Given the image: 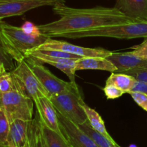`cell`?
Instances as JSON below:
<instances>
[{"instance_id": "cell-3", "label": "cell", "mask_w": 147, "mask_h": 147, "mask_svg": "<svg viewBox=\"0 0 147 147\" xmlns=\"http://www.w3.org/2000/svg\"><path fill=\"white\" fill-rule=\"evenodd\" d=\"M60 37L67 39L111 37L119 40L145 38L147 37V22H131L93 30L67 33L63 34Z\"/></svg>"}, {"instance_id": "cell-5", "label": "cell", "mask_w": 147, "mask_h": 147, "mask_svg": "<svg viewBox=\"0 0 147 147\" xmlns=\"http://www.w3.org/2000/svg\"><path fill=\"white\" fill-rule=\"evenodd\" d=\"M49 98L57 113L76 124H83L88 121L82 108L84 100L79 88L50 96Z\"/></svg>"}, {"instance_id": "cell-9", "label": "cell", "mask_w": 147, "mask_h": 147, "mask_svg": "<svg viewBox=\"0 0 147 147\" xmlns=\"http://www.w3.org/2000/svg\"><path fill=\"white\" fill-rule=\"evenodd\" d=\"M36 49H52V50H60L70 53L80 57H107L111 55L113 52L106 49L98 47V48H90V47H84L81 46H78L73 45L67 42L60 41V40H54L50 38L46 40L43 44L40 45Z\"/></svg>"}, {"instance_id": "cell-4", "label": "cell", "mask_w": 147, "mask_h": 147, "mask_svg": "<svg viewBox=\"0 0 147 147\" xmlns=\"http://www.w3.org/2000/svg\"><path fill=\"white\" fill-rule=\"evenodd\" d=\"M34 101L18 89L7 93H0V109L11 121L15 119L32 121L33 119Z\"/></svg>"}, {"instance_id": "cell-8", "label": "cell", "mask_w": 147, "mask_h": 147, "mask_svg": "<svg viewBox=\"0 0 147 147\" xmlns=\"http://www.w3.org/2000/svg\"><path fill=\"white\" fill-rule=\"evenodd\" d=\"M65 3V0H0V21L7 17L24 14L38 7Z\"/></svg>"}, {"instance_id": "cell-30", "label": "cell", "mask_w": 147, "mask_h": 147, "mask_svg": "<svg viewBox=\"0 0 147 147\" xmlns=\"http://www.w3.org/2000/svg\"><path fill=\"white\" fill-rule=\"evenodd\" d=\"M5 70H6L5 67H4V65H3L2 63H1V62H0V74H1V73H2V72L5 71Z\"/></svg>"}, {"instance_id": "cell-7", "label": "cell", "mask_w": 147, "mask_h": 147, "mask_svg": "<svg viewBox=\"0 0 147 147\" xmlns=\"http://www.w3.org/2000/svg\"><path fill=\"white\" fill-rule=\"evenodd\" d=\"M31 66L33 72L38 78L46 91L50 96L60 94L65 92L70 91L78 88L77 84L72 82H67L56 77L43 64L39 63L29 58H25Z\"/></svg>"}, {"instance_id": "cell-32", "label": "cell", "mask_w": 147, "mask_h": 147, "mask_svg": "<svg viewBox=\"0 0 147 147\" xmlns=\"http://www.w3.org/2000/svg\"><path fill=\"white\" fill-rule=\"evenodd\" d=\"M129 147H137V146H136L135 144H131Z\"/></svg>"}, {"instance_id": "cell-12", "label": "cell", "mask_w": 147, "mask_h": 147, "mask_svg": "<svg viewBox=\"0 0 147 147\" xmlns=\"http://www.w3.org/2000/svg\"><path fill=\"white\" fill-rule=\"evenodd\" d=\"M107 58L116 66L117 69L116 73L147 67V60L135 55L131 51L126 53L113 52Z\"/></svg>"}, {"instance_id": "cell-1", "label": "cell", "mask_w": 147, "mask_h": 147, "mask_svg": "<svg viewBox=\"0 0 147 147\" xmlns=\"http://www.w3.org/2000/svg\"><path fill=\"white\" fill-rule=\"evenodd\" d=\"M60 19L38 25L42 34L54 38L63 34L134 22L115 7L77 9L61 3L53 7Z\"/></svg>"}, {"instance_id": "cell-14", "label": "cell", "mask_w": 147, "mask_h": 147, "mask_svg": "<svg viewBox=\"0 0 147 147\" xmlns=\"http://www.w3.org/2000/svg\"><path fill=\"white\" fill-rule=\"evenodd\" d=\"M31 121L15 119L9 122L7 147H22L27 143Z\"/></svg>"}, {"instance_id": "cell-22", "label": "cell", "mask_w": 147, "mask_h": 147, "mask_svg": "<svg viewBox=\"0 0 147 147\" xmlns=\"http://www.w3.org/2000/svg\"><path fill=\"white\" fill-rule=\"evenodd\" d=\"M16 89L10 71L5 70L0 74V93H7Z\"/></svg>"}, {"instance_id": "cell-31", "label": "cell", "mask_w": 147, "mask_h": 147, "mask_svg": "<svg viewBox=\"0 0 147 147\" xmlns=\"http://www.w3.org/2000/svg\"><path fill=\"white\" fill-rule=\"evenodd\" d=\"M22 147H31V144H30V137H29V140L27 142V143L24 145V146Z\"/></svg>"}, {"instance_id": "cell-2", "label": "cell", "mask_w": 147, "mask_h": 147, "mask_svg": "<svg viewBox=\"0 0 147 147\" xmlns=\"http://www.w3.org/2000/svg\"><path fill=\"white\" fill-rule=\"evenodd\" d=\"M0 35L7 52L17 63L25 59L27 52L37 48L50 38L44 34L40 36L30 35L24 32L21 27L3 20L0 21Z\"/></svg>"}, {"instance_id": "cell-25", "label": "cell", "mask_w": 147, "mask_h": 147, "mask_svg": "<svg viewBox=\"0 0 147 147\" xmlns=\"http://www.w3.org/2000/svg\"><path fill=\"white\" fill-rule=\"evenodd\" d=\"M121 73L131 76L137 81L147 83V67L146 68L136 69V70H126V71L121 72Z\"/></svg>"}, {"instance_id": "cell-16", "label": "cell", "mask_w": 147, "mask_h": 147, "mask_svg": "<svg viewBox=\"0 0 147 147\" xmlns=\"http://www.w3.org/2000/svg\"><path fill=\"white\" fill-rule=\"evenodd\" d=\"M82 108H83L85 113H86L88 121L89 122L91 127L94 130L97 131L98 132H99L100 134H103V136L107 137L108 139H111V140H114L106 130L104 121H103L101 116L99 115V113L95 109L89 107L85 102L82 103Z\"/></svg>"}, {"instance_id": "cell-20", "label": "cell", "mask_w": 147, "mask_h": 147, "mask_svg": "<svg viewBox=\"0 0 147 147\" xmlns=\"http://www.w3.org/2000/svg\"><path fill=\"white\" fill-rule=\"evenodd\" d=\"M31 147H46L45 142L42 134L40 121L37 113L30 123L29 132Z\"/></svg>"}, {"instance_id": "cell-15", "label": "cell", "mask_w": 147, "mask_h": 147, "mask_svg": "<svg viewBox=\"0 0 147 147\" xmlns=\"http://www.w3.org/2000/svg\"><path fill=\"white\" fill-rule=\"evenodd\" d=\"M82 70H106L113 73L117 69L107 57H83L77 60L74 67L75 72Z\"/></svg>"}, {"instance_id": "cell-6", "label": "cell", "mask_w": 147, "mask_h": 147, "mask_svg": "<svg viewBox=\"0 0 147 147\" xmlns=\"http://www.w3.org/2000/svg\"><path fill=\"white\" fill-rule=\"evenodd\" d=\"M10 72L16 88L31 98L33 101L41 97L49 98L48 93L39 81L26 59L17 63V66Z\"/></svg>"}, {"instance_id": "cell-21", "label": "cell", "mask_w": 147, "mask_h": 147, "mask_svg": "<svg viewBox=\"0 0 147 147\" xmlns=\"http://www.w3.org/2000/svg\"><path fill=\"white\" fill-rule=\"evenodd\" d=\"M9 121L5 113L0 109V147L8 146V135Z\"/></svg>"}, {"instance_id": "cell-28", "label": "cell", "mask_w": 147, "mask_h": 147, "mask_svg": "<svg viewBox=\"0 0 147 147\" xmlns=\"http://www.w3.org/2000/svg\"><path fill=\"white\" fill-rule=\"evenodd\" d=\"M131 53L135 55L147 60V37H145L141 44L132 47Z\"/></svg>"}, {"instance_id": "cell-29", "label": "cell", "mask_w": 147, "mask_h": 147, "mask_svg": "<svg viewBox=\"0 0 147 147\" xmlns=\"http://www.w3.org/2000/svg\"><path fill=\"white\" fill-rule=\"evenodd\" d=\"M131 91L141 92L147 95V83L135 80Z\"/></svg>"}, {"instance_id": "cell-33", "label": "cell", "mask_w": 147, "mask_h": 147, "mask_svg": "<svg viewBox=\"0 0 147 147\" xmlns=\"http://www.w3.org/2000/svg\"><path fill=\"white\" fill-rule=\"evenodd\" d=\"M71 147H72V146H71Z\"/></svg>"}, {"instance_id": "cell-19", "label": "cell", "mask_w": 147, "mask_h": 147, "mask_svg": "<svg viewBox=\"0 0 147 147\" xmlns=\"http://www.w3.org/2000/svg\"><path fill=\"white\" fill-rule=\"evenodd\" d=\"M134 81L135 79L129 75L113 72L108 78L106 84L114 85L116 87L123 90L125 93H129L131 90Z\"/></svg>"}, {"instance_id": "cell-27", "label": "cell", "mask_w": 147, "mask_h": 147, "mask_svg": "<svg viewBox=\"0 0 147 147\" xmlns=\"http://www.w3.org/2000/svg\"><path fill=\"white\" fill-rule=\"evenodd\" d=\"M23 31L27 34H30V35L32 36H40L41 35L42 33L40 32V29H39L38 25H36L34 23L30 21H26L22 26L21 27Z\"/></svg>"}, {"instance_id": "cell-10", "label": "cell", "mask_w": 147, "mask_h": 147, "mask_svg": "<svg viewBox=\"0 0 147 147\" xmlns=\"http://www.w3.org/2000/svg\"><path fill=\"white\" fill-rule=\"evenodd\" d=\"M63 136L72 147H98L94 141L77 124L57 113Z\"/></svg>"}, {"instance_id": "cell-17", "label": "cell", "mask_w": 147, "mask_h": 147, "mask_svg": "<svg viewBox=\"0 0 147 147\" xmlns=\"http://www.w3.org/2000/svg\"><path fill=\"white\" fill-rule=\"evenodd\" d=\"M42 134L45 142L46 147H71L65 138L57 132L43 125L40 121Z\"/></svg>"}, {"instance_id": "cell-11", "label": "cell", "mask_w": 147, "mask_h": 147, "mask_svg": "<svg viewBox=\"0 0 147 147\" xmlns=\"http://www.w3.org/2000/svg\"><path fill=\"white\" fill-rule=\"evenodd\" d=\"M40 121L45 126L63 135L56 109L48 97H41L34 101Z\"/></svg>"}, {"instance_id": "cell-23", "label": "cell", "mask_w": 147, "mask_h": 147, "mask_svg": "<svg viewBox=\"0 0 147 147\" xmlns=\"http://www.w3.org/2000/svg\"><path fill=\"white\" fill-rule=\"evenodd\" d=\"M14 61V59L10 56V55L7 52L5 45L0 35V62L4 65L6 70L11 71L15 67Z\"/></svg>"}, {"instance_id": "cell-26", "label": "cell", "mask_w": 147, "mask_h": 147, "mask_svg": "<svg viewBox=\"0 0 147 147\" xmlns=\"http://www.w3.org/2000/svg\"><path fill=\"white\" fill-rule=\"evenodd\" d=\"M129 94L131 95L132 98L137 103L138 106H140L142 109L147 111V95L141 92L130 91Z\"/></svg>"}, {"instance_id": "cell-24", "label": "cell", "mask_w": 147, "mask_h": 147, "mask_svg": "<svg viewBox=\"0 0 147 147\" xmlns=\"http://www.w3.org/2000/svg\"><path fill=\"white\" fill-rule=\"evenodd\" d=\"M103 91L108 99H116L124 94V91L112 84H106Z\"/></svg>"}, {"instance_id": "cell-13", "label": "cell", "mask_w": 147, "mask_h": 147, "mask_svg": "<svg viewBox=\"0 0 147 147\" xmlns=\"http://www.w3.org/2000/svg\"><path fill=\"white\" fill-rule=\"evenodd\" d=\"M115 8L134 22H147V0H116Z\"/></svg>"}, {"instance_id": "cell-18", "label": "cell", "mask_w": 147, "mask_h": 147, "mask_svg": "<svg viewBox=\"0 0 147 147\" xmlns=\"http://www.w3.org/2000/svg\"><path fill=\"white\" fill-rule=\"evenodd\" d=\"M78 126L94 141L98 147H121L114 140H111L97 131L94 130L88 121L83 124Z\"/></svg>"}]
</instances>
